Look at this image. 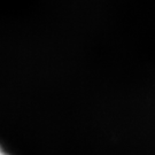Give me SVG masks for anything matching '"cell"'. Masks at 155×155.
I'll use <instances>...</instances> for the list:
<instances>
[{
    "mask_svg": "<svg viewBox=\"0 0 155 155\" xmlns=\"http://www.w3.org/2000/svg\"><path fill=\"white\" fill-rule=\"evenodd\" d=\"M0 155H8V154H7V153H6L5 150H2L1 147H0Z\"/></svg>",
    "mask_w": 155,
    "mask_h": 155,
    "instance_id": "6da1fadb",
    "label": "cell"
}]
</instances>
